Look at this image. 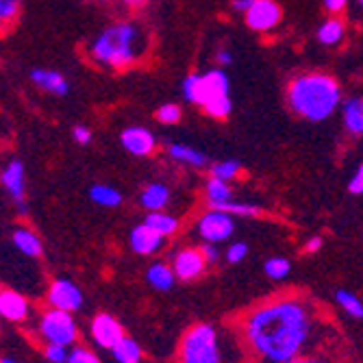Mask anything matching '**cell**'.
<instances>
[{"label": "cell", "mask_w": 363, "mask_h": 363, "mask_svg": "<svg viewBox=\"0 0 363 363\" xmlns=\"http://www.w3.org/2000/svg\"><path fill=\"white\" fill-rule=\"evenodd\" d=\"M315 331L311 307L303 298H279L246 318L244 335L250 350L266 363H285L309 346Z\"/></svg>", "instance_id": "6da1fadb"}, {"label": "cell", "mask_w": 363, "mask_h": 363, "mask_svg": "<svg viewBox=\"0 0 363 363\" xmlns=\"http://www.w3.org/2000/svg\"><path fill=\"white\" fill-rule=\"evenodd\" d=\"M287 105L303 120L322 122L331 118L342 105L340 83L324 72L298 74L287 85Z\"/></svg>", "instance_id": "7a4b0ae2"}, {"label": "cell", "mask_w": 363, "mask_h": 363, "mask_svg": "<svg viewBox=\"0 0 363 363\" xmlns=\"http://www.w3.org/2000/svg\"><path fill=\"white\" fill-rule=\"evenodd\" d=\"M146 50V33L135 22H116L91 40L87 55L94 63L109 70H126L135 65Z\"/></svg>", "instance_id": "3957f363"}, {"label": "cell", "mask_w": 363, "mask_h": 363, "mask_svg": "<svg viewBox=\"0 0 363 363\" xmlns=\"http://www.w3.org/2000/svg\"><path fill=\"white\" fill-rule=\"evenodd\" d=\"M181 363H220L218 333L211 324H196L183 335L179 346Z\"/></svg>", "instance_id": "277c9868"}, {"label": "cell", "mask_w": 363, "mask_h": 363, "mask_svg": "<svg viewBox=\"0 0 363 363\" xmlns=\"http://www.w3.org/2000/svg\"><path fill=\"white\" fill-rule=\"evenodd\" d=\"M185 101L196 107H207L211 101L222 96H230V81L224 68H213L205 74H189L183 81Z\"/></svg>", "instance_id": "5b68a950"}, {"label": "cell", "mask_w": 363, "mask_h": 363, "mask_svg": "<svg viewBox=\"0 0 363 363\" xmlns=\"http://www.w3.org/2000/svg\"><path fill=\"white\" fill-rule=\"evenodd\" d=\"M40 335L46 344H59V346H74L79 337V326L72 318V313L61 311V309H46L40 318L38 326Z\"/></svg>", "instance_id": "8992f818"}, {"label": "cell", "mask_w": 363, "mask_h": 363, "mask_svg": "<svg viewBox=\"0 0 363 363\" xmlns=\"http://www.w3.org/2000/svg\"><path fill=\"white\" fill-rule=\"evenodd\" d=\"M233 218L235 216H230L226 211L209 209L207 213L201 216V220H198V224H196L198 235H201L205 242H211V244L226 242L235 230V220Z\"/></svg>", "instance_id": "52a82bcc"}, {"label": "cell", "mask_w": 363, "mask_h": 363, "mask_svg": "<svg viewBox=\"0 0 363 363\" xmlns=\"http://www.w3.org/2000/svg\"><path fill=\"white\" fill-rule=\"evenodd\" d=\"M46 301L52 309L74 313L83 307V291L70 279H55L48 287Z\"/></svg>", "instance_id": "ba28073f"}, {"label": "cell", "mask_w": 363, "mask_h": 363, "mask_svg": "<svg viewBox=\"0 0 363 363\" xmlns=\"http://www.w3.org/2000/svg\"><path fill=\"white\" fill-rule=\"evenodd\" d=\"M0 181H3V187L11 196V201L16 203L18 213L26 216V170H24V163L20 159H11L3 168Z\"/></svg>", "instance_id": "9c48e42d"}, {"label": "cell", "mask_w": 363, "mask_h": 363, "mask_svg": "<svg viewBox=\"0 0 363 363\" xmlns=\"http://www.w3.org/2000/svg\"><path fill=\"white\" fill-rule=\"evenodd\" d=\"M207 259L201 248H183L172 257V270L181 281H194L207 270Z\"/></svg>", "instance_id": "30bf717a"}, {"label": "cell", "mask_w": 363, "mask_h": 363, "mask_svg": "<svg viewBox=\"0 0 363 363\" xmlns=\"http://www.w3.org/2000/svg\"><path fill=\"white\" fill-rule=\"evenodd\" d=\"M91 340L96 346H101V348H107V350H113L126 335L122 331V324L109 315V313H101V315H96L91 320Z\"/></svg>", "instance_id": "8fae6325"}, {"label": "cell", "mask_w": 363, "mask_h": 363, "mask_svg": "<svg viewBox=\"0 0 363 363\" xmlns=\"http://www.w3.org/2000/svg\"><path fill=\"white\" fill-rule=\"evenodd\" d=\"M248 28L257 33H268L281 22V7L274 0H255V5L244 13Z\"/></svg>", "instance_id": "7c38bea8"}, {"label": "cell", "mask_w": 363, "mask_h": 363, "mask_svg": "<svg viewBox=\"0 0 363 363\" xmlns=\"http://www.w3.org/2000/svg\"><path fill=\"white\" fill-rule=\"evenodd\" d=\"M122 148L133 157H148L157 148V138L144 126H128L120 135Z\"/></svg>", "instance_id": "4fadbf2b"}, {"label": "cell", "mask_w": 363, "mask_h": 363, "mask_svg": "<svg viewBox=\"0 0 363 363\" xmlns=\"http://www.w3.org/2000/svg\"><path fill=\"white\" fill-rule=\"evenodd\" d=\"M163 240L166 238H161L157 230H152L146 222H142L140 226H135L133 230H130V248H133V252L138 255H155L163 248Z\"/></svg>", "instance_id": "5bb4252c"}, {"label": "cell", "mask_w": 363, "mask_h": 363, "mask_svg": "<svg viewBox=\"0 0 363 363\" xmlns=\"http://www.w3.org/2000/svg\"><path fill=\"white\" fill-rule=\"evenodd\" d=\"M30 81L35 87H40L42 91L55 94V96H65L70 91V83L63 74H59L57 70H46V68H35L30 72Z\"/></svg>", "instance_id": "9a60e30c"}, {"label": "cell", "mask_w": 363, "mask_h": 363, "mask_svg": "<svg viewBox=\"0 0 363 363\" xmlns=\"http://www.w3.org/2000/svg\"><path fill=\"white\" fill-rule=\"evenodd\" d=\"M0 313L9 322H22L28 315V303L22 294L13 289H3L0 291Z\"/></svg>", "instance_id": "2e32d148"}, {"label": "cell", "mask_w": 363, "mask_h": 363, "mask_svg": "<svg viewBox=\"0 0 363 363\" xmlns=\"http://www.w3.org/2000/svg\"><path fill=\"white\" fill-rule=\"evenodd\" d=\"M342 122L346 133L352 138H363V96L348 98L342 105Z\"/></svg>", "instance_id": "e0dca14e"}, {"label": "cell", "mask_w": 363, "mask_h": 363, "mask_svg": "<svg viewBox=\"0 0 363 363\" xmlns=\"http://www.w3.org/2000/svg\"><path fill=\"white\" fill-rule=\"evenodd\" d=\"M168 157L177 163H183V166H189V168H205L209 163V157L198 150L194 146H187V144H168Z\"/></svg>", "instance_id": "ac0fdd59"}, {"label": "cell", "mask_w": 363, "mask_h": 363, "mask_svg": "<svg viewBox=\"0 0 363 363\" xmlns=\"http://www.w3.org/2000/svg\"><path fill=\"white\" fill-rule=\"evenodd\" d=\"M315 38L326 48L340 46L344 42V38H346V24H344V20H340V18H328V20H324L318 26Z\"/></svg>", "instance_id": "d6986e66"}, {"label": "cell", "mask_w": 363, "mask_h": 363, "mask_svg": "<svg viewBox=\"0 0 363 363\" xmlns=\"http://www.w3.org/2000/svg\"><path fill=\"white\" fill-rule=\"evenodd\" d=\"M140 203L144 209L150 211H161L166 209L168 203H170V187L163 185V183H150L144 187L142 196H140Z\"/></svg>", "instance_id": "ffe728a7"}, {"label": "cell", "mask_w": 363, "mask_h": 363, "mask_svg": "<svg viewBox=\"0 0 363 363\" xmlns=\"http://www.w3.org/2000/svg\"><path fill=\"white\" fill-rule=\"evenodd\" d=\"M11 242L22 255H26L30 259H35V257L42 255V240L33 233L30 228H16L11 233Z\"/></svg>", "instance_id": "44dd1931"}, {"label": "cell", "mask_w": 363, "mask_h": 363, "mask_svg": "<svg viewBox=\"0 0 363 363\" xmlns=\"http://www.w3.org/2000/svg\"><path fill=\"white\" fill-rule=\"evenodd\" d=\"M146 279H148L150 287H155L157 291H168L174 287L177 274H174L172 266H166V263H152L146 272Z\"/></svg>", "instance_id": "7402d4cb"}, {"label": "cell", "mask_w": 363, "mask_h": 363, "mask_svg": "<svg viewBox=\"0 0 363 363\" xmlns=\"http://www.w3.org/2000/svg\"><path fill=\"white\" fill-rule=\"evenodd\" d=\"M205 196H207L209 209H213L218 205H224L228 201H233V189H230L228 181H222V179L211 177L207 181V185H205Z\"/></svg>", "instance_id": "603a6c76"}, {"label": "cell", "mask_w": 363, "mask_h": 363, "mask_svg": "<svg viewBox=\"0 0 363 363\" xmlns=\"http://www.w3.org/2000/svg\"><path fill=\"white\" fill-rule=\"evenodd\" d=\"M144 222L152 230H157L161 238H172L179 230V220L170 213H163V211H150Z\"/></svg>", "instance_id": "cb8c5ba5"}, {"label": "cell", "mask_w": 363, "mask_h": 363, "mask_svg": "<svg viewBox=\"0 0 363 363\" xmlns=\"http://www.w3.org/2000/svg\"><path fill=\"white\" fill-rule=\"evenodd\" d=\"M89 198L98 207H107V209H116L122 205V194L111 185H94L89 189Z\"/></svg>", "instance_id": "d4e9b609"}, {"label": "cell", "mask_w": 363, "mask_h": 363, "mask_svg": "<svg viewBox=\"0 0 363 363\" xmlns=\"http://www.w3.org/2000/svg\"><path fill=\"white\" fill-rule=\"evenodd\" d=\"M111 352L118 363H142V348L130 337H124Z\"/></svg>", "instance_id": "484cf974"}, {"label": "cell", "mask_w": 363, "mask_h": 363, "mask_svg": "<svg viewBox=\"0 0 363 363\" xmlns=\"http://www.w3.org/2000/svg\"><path fill=\"white\" fill-rule=\"evenodd\" d=\"M335 301H337V305H340L350 318H357V320L363 318V301L359 298L357 294H352V291H348V289H337V291H335Z\"/></svg>", "instance_id": "4316f807"}, {"label": "cell", "mask_w": 363, "mask_h": 363, "mask_svg": "<svg viewBox=\"0 0 363 363\" xmlns=\"http://www.w3.org/2000/svg\"><path fill=\"white\" fill-rule=\"evenodd\" d=\"M289 270H291V263L285 257H270L263 263V272L272 281H283L289 274Z\"/></svg>", "instance_id": "83f0119b"}, {"label": "cell", "mask_w": 363, "mask_h": 363, "mask_svg": "<svg viewBox=\"0 0 363 363\" xmlns=\"http://www.w3.org/2000/svg\"><path fill=\"white\" fill-rule=\"evenodd\" d=\"M242 172V163L235 159H226V161H218L211 166V177L222 179V181H233L238 174Z\"/></svg>", "instance_id": "f1b7e54d"}, {"label": "cell", "mask_w": 363, "mask_h": 363, "mask_svg": "<svg viewBox=\"0 0 363 363\" xmlns=\"http://www.w3.org/2000/svg\"><path fill=\"white\" fill-rule=\"evenodd\" d=\"M213 209H220V211H226L230 216H240V218H255L261 213V209L257 205H250V203H235V201H228L224 205H218Z\"/></svg>", "instance_id": "f546056e"}, {"label": "cell", "mask_w": 363, "mask_h": 363, "mask_svg": "<svg viewBox=\"0 0 363 363\" xmlns=\"http://www.w3.org/2000/svg\"><path fill=\"white\" fill-rule=\"evenodd\" d=\"M181 118H183V111H181L179 105L168 103V105H161V107L157 109V120H159L161 124H179Z\"/></svg>", "instance_id": "4dcf8cb0"}, {"label": "cell", "mask_w": 363, "mask_h": 363, "mask_svg": "<svg viewBox=\"0 0 363 363\" xmlns=\"http://www.w3.org/2000/svg\"><path fill=\"white\" fill-rule=\"evenodd\" d=\"M44 357L48 363H68L70 359V350L68 346H59V344H46L44 348Z\"/></svg>", "instance_id": "1f68e13d"}, {"label": "cell", "mask_w": 363, "mask_h": 363, "mask_svg": "<svg viewBox=\"0 0 363 363\" xmlns=\"http://www.w3.org/2000/svg\"><path fill=\"white\" fill-rule=\"evenodd\" d=\"M20 13V0H0V20H3V26L16 22Z\"/></svg>", "instance_id": "d6a6232c"}, {"label": "cell", "mask_w": 363, "mask_h": 363, "mask_svg": "<svg viewBox=\"0 0 363 363\" xmlns=\"http://www.w3.org/2000/svg\"><path fill=\"white\" fill-rule=\"evenodd\" d=\"M248 257V244L246 242H235L226 248V261L228 263H242Z\"/></svg>", "instance_id": "836d02e7"}, {"label": "cell", "mask_w": 363, "mask_h": 363, "mask_svg": "<svg viewBox=\"0 0 363 363\" xmlns=\"http://www.w3.org/2000/svg\"><path fill=\"white\" fill-rule=\"evenodd\" d=\"M68 363H101V359H98L91 350L87 348H72L70 350V359Z\"/></svg>", "instance_id": "e575fe53"}, {"label": "cell", "mask_w": 363, "mask_h": 363, "mask_svg": "<svg viewBox=\"0 0 363 363\" xmlns=\"http://www.w3.org/2000/svg\"><path fill=\"white\" fill-rule=\"evenodd\" d=\"M348 191L354 194V196L363 194V163L354 170V174H352V179H350V183H348Z\"/></svg>", "instance_id": "d590c367"}, {"label": "cell", "mask_w": 363, "mask_h": 363, "mask_svg": "<svg viewBox=\"0 0 363 363\" xmlns=\"http://www.w3.org/2000/svg\"><path fill=\"white\" fill-rule=\"evenodd\" d=\"M201 250H203V255H205V259H207L209 266H213V263H218V261H220V248H218L216 244L205 242V244L201 246Z\"/></svg>", "instance_id": "8d00e7d4"}, {"label": "cell", "mask_w": 363, "mask_h": 363, "mask_svg": "<svg viewBox=\"0 0 363 363\" xmlns=\"http://www.w3.org/2000/svg\"><path fill=\"white\" fill-rule=\"evenodd\" d=\"M72 138H74L77 144H89L91 142V130L87 126L79 124V126L72 128Z\"/></svg>", "instance_id": "74e56055"}, {"label": "cell", "mask_w": 363, "mask_h": 363, "mask_svg": "<svg viewBox=\"0 0 363 363\" xmlns=\"http://www.w3.org/2000/svg\"><path fill=\"white\" fill-rule=\"evenodd\" d=\"M322 3H324V9H326V11L340 13V11H344V9H346L348 0H322Z\"/></svg>", "instance_id": "f35d334b"}, {"label": "cell", "mask_w": 363, "mask_h": 363, "mask_svg": "<svg viewBox=\"0 0 363 363\" xmlns=\"http://www.w3.org/2000/svg\"><path fill=\"white\" fill-rule=\"evenodd\" d=\"M216 61H218L220 68H228V65L233 63V55H230V50H226V48H220L216 52Z\"/></svg>", "instance_id": "ab89813d"}, {"label": "cell", "mask_w": 363, "mask_h": 363, "mask_svg": "<svg viewBox=\"0 0 363 363\" xmlns=\"http://www.w3.org/2000/svg\"><path fill=\"white\" fill-rule=\"evenodd\" d=\"M252 5H255V0H233V9L242 13H246Z\"/></svg>", "instance_id": "60d3db41"}, {"label": "cell", "mask_w": 363, "mask_h": 363, "mask_svg": "<svg viewBox=\"0 0 363 363\" xmlns=\"http://www.w3.org/2000/svg\"><path fill=\"white\" fill-rule=\"evenodd\" d=\"M320 248H322V238H318V235L311 238V240L305 244V252H318Z\"/></svg>", "instance_id": "b9f144b4"}, {"label": "cell", "mask_w": 363, "mask_h": 363, "mask_svg": "<svg viewBox=\"0 0 363 363\" xmlns=\"http://www.w3.org/2000/svg\"><path fill=\"white\" fill-rule=\"evenodd\" d=\"M120 3L126 7V9H142L148 0H120Z\"/></svg>", "instance_id": "7bdbcfd3"}, {"label": "cell", "mask_w": 363, "mask_h": 363, "mask_svg": "<svg viewBox=\"0 0 363 363\" xmlns=\"http://www.w3.org/2000/svg\"><path fill=\"white\" fill-rule=\"evenodd\" d=\"M285 363H326V361H322V359H315V357H296V359H291V361H285Z\"/></svg>", "instance_id": "ee69618b"}, {"label": "cell", "mask_w": 363, "mask_h": 363, "mask_svg": "<svg viewBox=\"0 0 363 363\" xmlns=\"http://www.w3.org/2000/svg\"><path fill=\"white\" fill-rule=\"evenodd\" d=\"M0 363H18V361H13V359H9V357H5L3 361H0Z\"/></svg>", "instance_id": "f6af8a7d"}, {"label": "cell", "mask_w": 363, "mask_h": 363, "mask_svg": "<svg viewBox=\"0 0 363 363\" xmlns=\"http://www.w3.org/2000/svg\"><path fill=\"white\" fill-rule=\"evenodd\" d=\"M357 3H359V5H361V7H363V0H357Z\"/></svg>", "instance_id": "bcb514c9"}]
</instances>
